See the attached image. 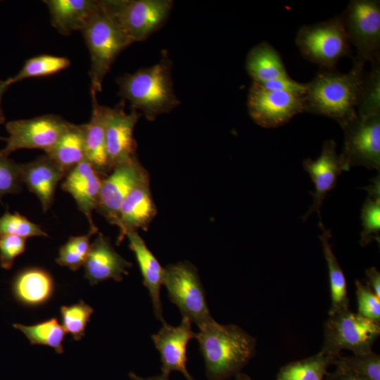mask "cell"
<instances>
[{
	"label": "cell",
	"instance_id": "1",
	"mask_svg": "<svg viewBox=\"0 0 380 380\" xmlns=\"http://www.w3.org/2000/svg\"><path fill=\"white\" fill-rule=\"evenodd\" d=\"M195 338L208 380L235 376L255 353L256 341L252 336L238 325L221 324L214 319L198 328Z\"/></svg>",
	"mask_w": 380,
	"mask_h": 380
},
{
	"label": "cell",
	"instance_id": "2",
	"mask_svg": "<svg viewBox=\"0 0 380 380\" xmlns=\"http://www.w3.org/2000/svg\"><path fill=\"white\" fill-rule=\"evenodd\" d=\"M364 67L353 65L347 73L334 69H321L306 84L304 112L324 115L341 127L357 116L356 106Z\"/></svg>",
	"mask_w": 380,
	"mask_h": 380
},
{
	"label": "cell",
	"instance_id": "3",
	"mask_svg": "<svg viewBox=\"0 0 380 380\" xmlns=\"http://www.w3.org/2000/svg\"><path fill=\"white\" fill-rule=\"evenodd\" d=\"M171 69L172 61L163 51L158 63L118 77V95L129 102L132 109L141 111L148 120L154 121L180 103L174 91Z\"/></svg>",
	"mask_w": 380,
	"mask_h": 380
},
{
	"label": "cell",
	"instance_id": "4",
	"mask_svg": "<svg viewBox=\"0 0 380 380\" xmlns=\"http://www.w3.org/2000/svg\"><path fill=\"white\" fill-rule=\"evenodd\" d=\"M80 32L90 55V90L101 92L104 79L116 58L133 43L103 1H98L96 8Z\"/></svg>",
	"mask_w": 380,
	"mask_h": 380
},
{
	"label": "cell",
	"instance_id": "5",
	"mask_svg": "<svg viewBox=\"0 0 380 380\" xmlns=\"http://www.w3.org/2000/svg\"><path fill=\"white\" fill-rule=\"evenodd\" d=\"M380 334V324L349 309L329 315L324 324V342L320 350L332 359L341 350L353 355L372 353V346Z\"/></svg>",
	"mask_w": 380,
	"mask_h": 380
},
{
	"label": "cell",
	"instance_id": "6",
	"mask_svg": "<svg viewBox=\"0 0 380 380\" xmlns=\"http://www.w3.org/2000/svg\"><path fill=\"white\" fill-rule=\"evenodd\" d=\"M296 44L302 56L321 69H334L341 58L351 56L350 43L339 15L302 26Z\"/></svg>",
	"mask_w": 380,
	"mask_h": 380
},
{
	"label": "cell",
	"instance_id": "7",
	"mask_svg": "<svg viewBox=\"0 0 380 380\" xmlns=\"http://www.w3.org/2000/svg\"><path fill=\"white\" fill-rule=\"evenodd\" d=\"M163 285L182 317L201 328L212 319L205 291L196 267L188 261L164 267Z\"/></svg>",
	"mask_w": 380,
	"mask_h": 380
},
{
	"label": "cell",
	"instance_id": "8",
	"mask_svg": "<svg viewBox=\"0 0 380 380\" xmlns=\"http://www.w3.org/2000/svg\"><path fill=\"white\" fill-rule=\"evenodd\" d=\"M339 17L357 51L354 63H380V1L352 0Z\"/></svg>",
	"mask_w": 380,
	"mask_h": 380
},
{
	"label": "cell",
	"instance_id": "9",
	"mask_svg": "<svg viewBox=\"0 0 380 380\" xmlns=\"http://www.w3.org/2000/svg\"><path fill=\"white\" fill-rule=\"evenodd\" d=\"M103 3L132 42H142L166 22L171 0H104Z\"/></svg>",
	"mask_w": 380,
	"mask_h": 380
},
{
	"label": "cell",
	"instance_id": "10",
	"mask_svg": "<svg viewBox=\"0 0 380 380\" xmlns=\"http://www.w3.org/2000/svg\"><path fill=\"white\" fill-rule=\"evenodd\" d=\"M70 122L56 115H44L31 119L8 122L6 129L9 134L0 154L8 156L19 149L37 148L49 153L67 129Z\"/></svg>",
	"mask_w": 380,
	"mask_h": 380
},
{
	"label": "cell",
	"instance_id": "11",
	"mask_svg": "<svg viewBox=\"0 0 380 380\" xmlns=\"http://www.w3.org/2000/svg\"><path fill=\"white\" fill-rule=\"evenodd\" d=\"M344 144L340 154L345 171L363 166L380 170V115L361 117L343 125Z\"/></svg>",
	"mask_w": 380,
	"mask_h": 380
},
{
	"label": "cell",
	"instance_id": "12",
	"mask_svg": "<svg viewBox=\"0 0 380 380\" xmlns=\"http://www.w3.org/2000/svg\"><path fill=\"white\" fill-rule=\"evenodd\" d=\"M304 95L265 89L253 82L248 94V114L258 125L273 128L304 112Z\"/></svg>",
	"mask_w": 380,
	"mask_h": 380
},
{
	"label": "cell",
	"instance_id": "13",
	"mask_svg": "<svg viewBox=\"0 0 380 380\" xmlns=\"http://www.w3.org/2000/svg\"><path fill=\"white\" fill-rule=\"evenodd\" d=\"M110 172L102 179L96 210L110 224L118 226L125 199L148 175L137 157L115 165Z\"/></svg>",
	"mask_w": 380,
	"mask_h": 380
},
{
	"label": "cell",
	"instance_id": "14",
	"mask_svg": "<svg viewBox=\"0 0 380 380\" xmlns=\"http://www.w3.org/2000/svg\"><path fill=\"white\" fill-rule=\"evenodd\" d=\"M125 101L115 108H103L106 147L110 172L117 165L136 157L134 129L141 115L134 109L125 111Z\"/></svg>",
	"mask_w": 380,
	"mask_h": 380
},
{
	"label": "cell",
	"instance_id": "15",
	"mask_svg": "<svg viewBox=\"0 0 380 380\" xmlns=\"http://www.w3.org/2000/svg\"><path fill=\"white\" fill-rule=\"evenodd\" d=\"M195 336L191 321L184 317L177 326L165 322L159 331L151 335V340L160 353L162 375L169 377L172 372H179L186 380H194L186 368V348Z\"/></svg>",
	"mask_w": 380,
	"mask_h": 380
},
{
	"label": "cell",
	"instance_id": "16",
	"mask_svg": "<svg viewBox=\"0 0 380 380\" xmlns=\"http://www.w3.org/2000/svg\"><path fill=\"white\" fill-rule=\"evenodd\" d=\"M336 142L327 140L322 146L320 156L316 160L306 158L303 160L304 170L309 174L315 186L314 191H310L313 203L306 213L302 216L305 221L314 212L318 214L321 220V208L328 193L336 184L338 176L344 170L340 155L336 151Z\"/></svg>",
	"mask_w": 380,
	"mask_h": 380
},
{
	"label": "cell",
	"instance_id": "17",
	"mask_svg": "<svg viewBox=\"0 0 380 380\" xmlns=\"http://www.w3.org/2000/svg\"><path fill=\"white\" fill-rule=\"evenodd\" d=\"M62 183V189L69 193L75 199L78 209L87 217L90 231L97 232L91 213L96 209L99 199L102 179L99 173L87 160L72 168Z\"/></svg>",
	"mask_w": 380,
	"mask_h": 380
},
{
	"label": "cell",
	"instance_id": "18",
	"mask_svg": "<svg viewBox=\"0 0 380 380\" xmlns=\"http://www.w3.org/2000/svg\"><path fill=\"white\" fill-rule=\"evenodd\" d=\"M132 264L122 257L112 246L108 238L99 233L90 245L84 264V277L91 285L112 279L121 281L128 274Z\"/></svg>",
	"mask_w": 380,
	"mask_h": 380
},
{
	"label": "cell",
	"instance_id": "19",
	"mask_svg": "<svg viewBox=\"0 0 380 380\" xmlns=\"http://www.w3.org/2000/svg\"><path fill=\"white\" fill-rule=\"evenodd\" d=\"M22 181L39 200L44 212L51 207L59 181L66 172L46 154L20 164Z\"/></svg>",
	"mask_w": 380,
	"mask_h": 380
},
{
	"label": "cell",
	"instance_id": "20",
	"mask_svg": "<svg viewBox=\"0 0 380 380\" xmlns=\"http://www.w3.org/2000/svg\"><path fill=\"white\" fill-rule=\"evenodd\" d=\"M156 215L148 176L131 191L121 205L118 224V242L123 240L129 231L146 229Z\"/></svg>",
	"mask_w": 380,
	"mask_h": 380
},
{
	"label": "cell",
	"instance_id": "21",
	"mask_svg": "<svg viewBox=\"0 0 380 380\" xmlns=\"http://www.w3.org/2000/svg\"><path fill=\"white\" fill-rule=\"evenodd\" d=\"M125 236L129 240V247L134 253L143 278V284L148 289L156 317L162 324L163 317L160 287L163 285L164 267L147 247L137 231H129Z\"/></svg>",
	"mask_w": 380,
	"mask_h": 380
},
{
	"label": "cell",
	"instance_id": "22",
	"mask_svg": "<svg viewBox=\"0 0 380 380\" xmlns=\"http://www.w3.org/2000/svg\"><path fill=\"white\" fill-rule=\"evenodd\" d=\"M54 281L44 269L29 267L14 277L11 289L14 298L21 304L36 307L46 303L54 292Z\"/></svg>",
	"mask_w": 380,
	"mask_h": 380
},
{
	"label": "cell",
	"instance_id": "23",
	"mask_svg": "<svg viewBox=\"0 0 380 380\" xmlns=\"http://www.w3.org/2000/svg\"><path fill=\"white\" fill-rule=\"evenodd\" d=\"M51 25L62 35L81 31L96 8L95 0H44Z\"/></svg>",
	"mask_w": 380,
	"mask_h": 380
},
{
	"label": "cell",
	"instance_id": "24",
	"mask_svg": "<svg viewBox=\"0 0 380 380\" xmlns=\"http://www.w3.org/2000/svg\"><path fill=\"white\" fill-rule=\"evenodd\" d=\"M92 110L90 120L82 125L84 132L86 160L99 175L110 172L106 147L103 116L104 106L99 104L96 93L90 90Z\"/></svg>",
	"mask_w": 380,
	"mask_h": 380
},
{
	"label": "cell",
	"instance_id": "25",
	"mask_svg": "<svg viewBox=\"0 0 380 380\" xmlns=\"http://www.w3.org/2000/svg\"><path fill=\"white\" fill-rule=\"evenodd\" d=\"M246 69L253 82L255 83L289 77L279 53L267 42L258 44L250 50L246 57Z\"/></svg>",
	"mask_w": 380,
	"mask_h": 380
},
{
	"label": "cell",
	"instance_id": "26",
	"mask_svg": "<svg viewBox=\"0 0 380 380\" xmlns=\"http://www.w3.org/2000/svg\"><path fill=\"white\" fill-rule=\"evenodd\" d=\"M322 234L319 236L327 262L331 293V307L328 315L349 309V298L347 293L346 278L342 269L333 253L329 239L331 231L325 229L322 222H319Z\"/></svg>",
	"mask_w": 380,
	"mask_h": 380
},
{
	"label": "cell",
	"instance_id": "27",
	"mask_svg": "<svg viewBox=\"0 0 380 380\" xmlns=\"http://www.w3.org/2000/svg\"><path fill=\"white\" fill-rule=\"evenodd\" d=\"M66 174L86 159L82 125L70 123L53 149L46 153Z\"/></svg>",
	"mask_w": 380,
	"mask_h": 380
},
{
	"label": "cell",
	"instance_id": "28",
	"mask_svg": "<svg viewBox=\"0 0 380 380\" xmlns=\"http://www.w3.org/2000/svg\"><path fill=\"white\" fill-rule=\"evenodd\" d=\"M368 196L361 210L362 230L360 244L367 246L374 240L379 243L380 232V177L371 179V184L365 187Z\"/></svg>",
	"mask_w": 380,
	"mask_h": 380
},
{
	"label": "cell",
	"instance_id": "29",
	"mask_svg": "<svg viewBox=\"0 0 380 380\" xmlns=\"http://www.w3.org/2000/svg\"><path fill=\"white\" fill-rule=\"evenodd\" d=\"M332 358L322 352L281 368L276 380H324Z\"/></svg>",
	"mask_w": 380,
	"mask_h": 380
},
{
	"label": "cell",
	"instance_id": "30",
	"mask_svg": "<svg viewBox=\"0 0 380 380\" xmlns=\"http://www.w3.org/2000/svg\"><path fill=\"white\" fill-rule=\"evenodd\" d=\"M13 326L23 332L32 345L48 346L58 354L63 353V341L66 332L56 318L33 325L14 324Z\"/></svg>",
	"mask_w": 380,
	"mask_h": 380
},
{
	"label": "cell",
	"instance_id": "31",
	"mask_svg": "<svg viewBox=\"0 0 380 380\" xmlns=\"http://www.w3.org/2000/svg\"><path fill=\"white\" fill-rule=\"evenodd\" d=\"M369 72L362 75L356 111L358 116L380 115V63L371 65Z\"/></svg>",
	"mask_w": 380,
	"mask_h": 380
},
{
	"label": "cell",
	"instance_id": "32",
	"mask_svg": "<svg viewBox=\"0 0 380 380\" xmlns=\"http://www.w3.org/2000/svg\"><path fill=\"white\" fill-rule=\"evenodd\" d=\"M70 64L65 57L49 54L36 56L28 58L18 72L7 80L11 85L27 78L51 75L68 68Z\"/></svg>",
	"mask_w": 380,
	"mask_h": 380
},
{
	"label": "cell",
	"instance_id": "33",
	"mask_svg": "<svg viewBox=\"0 0 380 380\" xmlns=\"http://www.w3.org/2000/svg\"><path fill=\"white\" fill-rule=\"evenodd\" d=\"M331 365L368 380H380V356L374 352L350 356L340 355L332 360Z\"/></svg>",
	"mask_w": 380,
	"mask_h": 380
},
{
	"label": "cell",
	"instance_id": "34",
	"mask_svg": "<svg viewBox=\"0 0 380 380\" xmlns=\"http://www.w3.org/2000/svg\"><path fill=\"white\" fill-rule=\"evenodd\" d=\"M94 234L89 230L85 235L70 237L60 248L56 262L72 271L79 270L85 262L90 248V238Z\"/></svg>",
	"mask_w": 380,
	"mask_h": 380
},
{
	"label": "cell",
	"instance_id": "35",
	"mask_svg": "<svg viewBox=\"0 0 380 380\" xmlns=\"http://www.w3.org/2000/svg\"><path fill=\"white\" fill-rule=\"evenodd\" d=\"M93 312V308L82 300L70 306H62L61 317L65 332L70 334L74 340H81Z\"/></svg>",
	"mask_w": 380,
	"mask_h": 380
},
{
	"label": "cell",
	"instance_id": "36",
	"mask_svg": "<svg viewBox=\"0 0 380 380\" xmlns=\"http://www.w3.org/2000/svg\"><path fill=\"white\" fill-rule=\"evenodd\" d=\"M14 235L25 239L33 236H48L41 227L18 213L8 210L0 217V236Z\"/></svg>",
	"mask_w": 380,
	"mask_h": 380
},
{
	"label": "cell",
	"instance_id": "37",
	"mask_svg": "<svg viewBox=\"0 0 380 380\" xmlns=\"http://www.w3.org/2000/svg\"><path fill=\"white\" fill-rule=\"evenodd\" d=\"M23 184L20 164L0 154V201L7 194L19 193Z\"/></svg>",
	"mask_w": 380,
	"mask_h": 380
},
{
	"label": "cell",
	"instance_id": "38",
	"mask_svg": "<svg viewBox=\"0 0 380 380\" xmlns=\"http://www.w3.org/2000/svg\"><path fill=\"white\" fill-rule=\"evenodd\" d=\"M358 312L362 317L380 323V298L359 280L355 281Z\"/></svg>",
	"mask_w": 380,
	"mask_h": 380
},
{
	"label": "cell",
	"instance_id": "39",
	"mask_svg": "<svg viewBox=\"0 0 380 380\" xmlns=\"http://www.w3.org/2000/svg\"><path fill=\"white\" fill-rule=\"evenodd\" d=\"M26 239L14 236H0V265L3 269L10 270L16 257L25 252Z\"/></svg>",
	"mask_w": 380,
	"mask_h": 380
},
{
	"label": "cell",
	"instance_id": "40",
	"mask_svg": "<svg viewBox=\"0 0 380 380\" xmlns=\"http://www.w3.org/2000/svg\"><path fill=\"white\" fill-rule=\"evenodd\" d=\"M256 84L269 90L291 92L302 95L305 94L306 90V84L298 83L293 80L290 77Z\"/></svg>",
	"mask_w": 380,
	"mask_h": 380
},
{
	"label": "cell",
	"instance_id": "41",
	"mask_svg": "<svg viewBox=\"0 0 380 380\" xmlns=\"http://www.w3.org/2000/svg\"><path fill=\"white\" fill-rule=\"evenodd\" d=\"M365 274L368 280V286L372 291L380 298V273L374 267L365 270Z\"/></svg>",
	"mask_w": 380,
	"mask_h": 380
},
{
	"label": "cell",
	"instance_id": "42",
	"mask_svg": "<svg viewBox=\"0 0 380 380\" xmlns=\"http://www.w3.org/2000/svg\"><path fill=\"white\" fill-rule=\"evenodd\" d=\"M324 380H368L355 374L336 369L333 373H327Z\"/></svg>",
	"mask_w": 380,
	"mask_h": 380
},
{
	"label": "cell",
	"instance_id": "43",
	"mask_svg": "<svg viewBox=\"0 0 380 380\" xmlns=\"http://www.w3.org/2000/svg\"><path fill=\"white\" fill-rule=\"evenodd\" d=\"M10 86L11 85L9 84L7 79L5 80H2L0 79V124L4 123L6 120V118L1 108V101L4 94L8 89Z\"/></svg>",
	"mask_w": 380,
	"mask_h": 380
},
{
	"label": "cell",
	"instance_id": "44",
	"mask_svg": "<svg viewBox=\"0 0 380 380\" xmlns=\"http://www.w3.org/2000/svg\"><path fill=\"white\" fill-rule=\"evenodd\" d=\"M129 376L132 380H169L168 377L165 376L162 374L149 377H142L136 374L134 372H130Z\"/></svg>",
	"mask_w": 380,
	"mask_h": 380
},
{
	"label": "cell",
	"instance_id": "45",
	"mask_svg": "<svg viewBox=\"0 0 380 380\" xmlns=\"http://www.w3.org/2000/svg\"><path fill=\"white\" fill-rule=\"evenodd\" d=\"M234 380H252V379L250 378L248 375L240 372L235 376V378Z\"/></svg>",
	"mask_w": 380,
	"mask_h": 380
},
{
	"label": "cell",
	"instance_id": "46",
	"mask_svg": "<svg viewBox=\"0 0 380 380\" xmlns=\"http://www.w3.org/2000/svg\"><path fill=\"white\" fill-rule=\"evenodd\" d=\"M1 139V137H0V140Z\"/></svg>",
	"mask_w": 380,
	"mask_h": 380
}]
</instances>
